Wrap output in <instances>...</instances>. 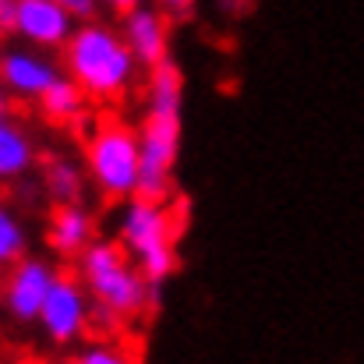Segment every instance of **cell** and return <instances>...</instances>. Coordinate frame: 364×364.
I'll use <instances>...</instances> for the list:
<instances>
[{
  "mask_svg": "<svg viewBox=\"0 0 364 364\" xmlns=\"http://www.w3.org/2000/svg\"><path fill=\"white\" fill-rule=\"evenodd\" d=\"M181 114H184V75L173 60H166L149 75L145 117L138 124L141 198L170 202L173 195V166L181 156Z\"/></svg>",
  "mask_w": 364,
  "mask_h": 364,
  "instance_id": "obj_1",
  "label": "cell"
},
{
  "mask_svg": "<svg viewBox=\"0 0 364 364\" xmlns=\"http://www.w3.org/2000/svg\"><path fill=\"white\" fill-rule=\"evenodd\" d=\"M64 53V75L89 96V103H117L138 75V60L124 36L107 21L75 25Z\"/></svg>",
  "mask_w": 364,
  "mask_h": 364,
  "instance_id": "obj_2",
  "label": "cell"
},
{
  "mask_svg": "<svg viewBox=\"0 0 364 364\" xmlns=\"http://www.w3.org/2000/svg\"><path fill=\"white\" fill-rule=\"evenodd\" d=\"M78 279L85 283L92 304L117 322H131L156 308L159 287H152L131 255L117 241H92L78 255Z\"/></svg>",
  "mask_w": 364,
  "mask_h": 364,
  "instance_id": "obj_3",
  "label": "cell"
},
{
  "mask_svg": "<svg viewBox=\"0 0 364 364\" xmlns=\"http://www.w3.org/2000/svg\"><path fill=\"white\" fill-rule=\"evenodd\" d=\"M177 234H181V220L166 202L134 195L124 202L117 216V244L131 255V262L152 287H163L181 265Z\"/></svg>",
  "mask_w": 364,
  "mask_h": 364,
  "instance_id": "obj_4",
  "label": "cell"
},
{
  "mask_svg": "<svg viewBox=\"0 0 364 364\" xmlns=\"http://www.w3.org/2000/svg\"><path fill=\"white\" fill-rule=\"evenodd\" d=\"M85 177L110 202L134 198L141 184L138 127H131L121 117L96 124L85 138Z\"/></svg>",
  "mask_w": 364,
  "mask_h": 364,
  "instance_id": "obj_5",
  "label": "cell"
},
{
  "mask_svg": "<svg viewBox=\"0 0 364 364\" xmlns=\"http://www.w3.org/2000/svg\"><path fill=\"white\" fill-rule=\"evenodd\" d=\"M92 322V297L85 290V283L71 272H57L46 304L39 311V329L53 340V343H75Z\"/></svg>",
  "mask_w": 364,
  "mask_h": 364,
  "instance_id": "obj_6",
  "label": "cell"
},
{
  "mask_svg": "<svg viewBox=\"0 0 364 364\" xmlns=\"http://www.w3.org/2000/svg\"><path fill=\"white\" fill-rule=\"evenodd\" d=\"M57 279V265L46 258H18L4 279V311L14 322H39V311L46 304V294Z\"/></svg>",
  "mask_w": 364,
  "mask_h": 364,
  "instance_id": "obj_7",
  "label": "cell"
},
{
  "mask_svg": "<svg viewBox=\"0 0 364 364\" xmlns=\"http://www.w3.org/2000/svg\"><path fill=\"white\" fill-rule=\"evenodd\" d=\"M64 75L43 50H7L0 53V85L11 100H43L46 89Z\"/></svg>",
  "mask_w": 364,
  "mask_h": 364,
  "instance_id": "obj_8",
  "label": "cell"
},
{
  "mask_svg": "<svg viewBox=\"0 0 364 364\" xmlns=\"http://www.w3.org/2000/svg\"><path fill=\"white\" fill-rule=\"evenodd\" d=\"M75 32V18L53 0H18L14 36L32 50H64Z\"/></svg>",
  "mask_w": 364,
  "mask_h": 364,
  "instance_id": "obj_9",
  "label": "cell"
},
{
  "mask_svg": "<svg viewBox=\"0 0 364 364\" xmlns=\"http://www.w3.org/2000/svg\"><path fill=\"white\" fill-rule=\"evenodd\" d=\"M124 43L131 46L138 68H159L170 60V28H166V14H159V7L138 4L124 14L121 25Z\"/></svg>",
  "mask_w": 364,
  "mask_h": 364,
  "instance_id": "obj_10",
  "label": "cell"
},
{
  "mask_svg": "<svg viewBox=\"0 0 364 364\" xmlns=\"http://www.w3.org/2000/svg\"><path fill=\"white\" fill-rule=\"evenodd\" d=\"M92 241H96V220H92V213H89L82 202H68V205H57V209L50 213L46 244H50L57 255L78 258Z\"/></svg>",
  "mask_w": 364,
  "mask_h": 364,
  "instance_id": "obj_11",
  "label": "cell"
},
{
  "mask_svg": "<svg viewBox=\"0 0 364 364\" xmlns=\"http://www.w3.org/2000/svg\"><path fill=\"white\" fill-rule=\"evenodd\" d=\"M36 163V141L32 134L14 121L0 124V181H18Z\"/></svg>",
  "mask_w": 364,
  "mask_h": 364,
  "instance_id": "obj_12",
  "label": "cell"
},
{
  "mask_svg": "<svg viewBox=\"0 0 364 364\" xmlns=\"http://www.w3.org/2000/svg\"><path fill=\"white\" fill-rule=\"evenodd\" d=\"M43 188L46 195L57 202V205H68V202H82V191H85V170L68 159V156H50L43 163Z\"/></svg>",
  "mask_w": 364,
  "mask_h": 364,
  "instance_id": "obj_13",
  "label": "cell"
},
{
  "mask_svg": "<svg viewBox=\"0 0 364 364\" xmlns=\"http://www.w3.org/2000/svg\"><path fill=\"white\" fill-rule=\"evenodd\" d=\"M85 107H89V96H85L68 75H60V78L46 89V96L39 100L43 117L53 124H78L85 117Z\"/></svg>",
  "mask_w": 364,
  "mask_h": 364,
  "instance_id": "obj_14",
  "label": "cell"
},
{
  "mask_svg": "<svg viewBox=\"0 0 364 364\" xmlns=\"http://www.w3.org/2000/svg\"><path fill=\"white\" fill-rule=\"evenodd\" d=\"M25 247H28V234L21 220L7 205H0V265H14L18 258H25Z\"/></svg>",
  "mask_w": 364,
  "mask_h": 364,
  "instance_id": "obj_15",
  "label": "cell"
},
{
  "mask_svg": "<svg viewBox=\"0 0 364 364\" xmlns=\"http://www.w3.org/2000/svg\"><path fill=\"white\" fill-rule=\"evenodd\" d=\"M78 364H134V361L114 343H92V347H85L78 354Z\"/></svg>",
  "mask_w": 364,
  "mask_h": 364,
  "instance_id": "obj_16",
  "label": "cell"
},
{
  "mask_svg": "<svg viewBox=\"0 0 364 364\" xmlns=\"http://www.w3.org/2000/svg\"><path fill=\"white\" fill-rule=\"evenodd\" d=\"M57 7H64L78 25L82 21H96V14H100V0H53Z\"/></svg>",
  "mask_w": 364,
  "mask_h": 364,
  "instance_id": "obj_17",
  "label": "cell"
},
{
  "mask_svg": "<svg viewBox=\"0 0 364 364\" xmlns=\"http://www.w3.org/2000/svg\"><path fill=\"white\" fill-rule=\"evenodd\" d=\"M159 7H163L166 18H188L191 7H195V0H159Z\"/></svg>",
  "mask_w": 364,
  "mask_h": 364,
  "instance_id": "obj_18",
  "label": "cell"
},
{
  "mask_svg": "<svg viewBox=\"0 0 364 364\" xmlns=\"http://www.w3.org/2000/svg\"><path fill=\"white\" fill-rule=\"evenodd\" d=\"M18 18V0H0V32H14Z\"/></svg>",
  "mask_w": 364,
  "mask_h": 364,
  "instance_id": "obj_19",
  "label": "cell"
},
{
  "mask_svg": "<svg viewBox=\"0 0 364 364\" xmlns=\"http://www.w3.org/2000/svg\"><path fill=\"white\" fill-rule=\"evenodd\" d=\"M141 0H100V7H110V11H117V14H127L131 7H138Z\"/></svg>",
  "mask_w": 364,
  "mask_h": 364,
  "instance_id": "obj_20",
  "label": "cell"
},
{
  "mask_svg": "<svg viewBox=\"0 0 364 364\" xmlns=\"http://www.w3.org/2000/svg\"><path fill=\"white\" fill-rule=\"evenodd\" d=\"M11 121V96H7V89L0 85V124Z\"/></svg>",
  "mask_w": 364,
  "mask_h": 364,
  "instance_id": "obj_21",
  "label": "cell"
},
{
  "mask_svg": "<svg viewBox=\"0 0 364 364\" xmlns=\"http://www.w3.org/2000/svg\"><path fill=\"white\" fill-rule=\"evenodd\" d=\"M0 311H4V287H0Z\"/></svg>",
  "mask_w": 364,
  "mask_h": 364,
  "instance_id": "obj_22",
  "label": "cell"
},
{
  "mask_svg": "<svg viewBox=\"0 0 364 364\" xmlns=\"http://www.w3.org/2000/svg\"><path fill=\"white\" fill-rule=\"evenodd\" d=\"M68 364H78V361H68Z\"/></svg>",
  "mask_w": 364,
  "mask_h": 364,
  "instance_id": "obj_23",
  "label": "cell"
},
{
  "mask_svg": "<svg viewBox=\"0 0 364 364\" xmlns=\"http://www.w3.org/2000/svg\"><path fill=\"white\" fill-rule=\"evenodd\" d=\"M0 36H4V32H0Z\"/></svg>",
  "mask_w": 364,
  "mask_h": 364,
  "instance_id": "obj_24",
  "label": "cell"
}]
</instances>
